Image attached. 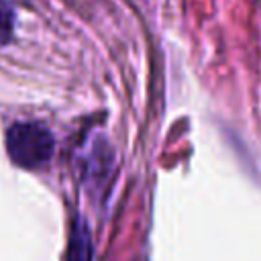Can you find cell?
Returning <instances> with one entry per match:
<instances>
[{
  "mask_svg": "<svg viewBox=\"0 0 261 261\" xmlns=\"http://www.w3.org/2000/svg\"><path fill=\"white\" fill-rule=\"evenodd\" d=\"M55 149L53 133L37 120H18L6 130L8 157L22 169H37L49 163Z\"/></svg>",
  "mask_w": 261,
  "mask_h": 261,
  "instance_id": "cell-1",
  "label": "cell"
},
{
  "mask_svg": "<svg viewBox=\"0 0 261 261\" xmlns=\"http://www.w3.org/2000/svg\"><path fill=\"white\" fill-rule=\"evenodd\" d=\"M14 33V4L12 0H0V47L12 39Z\"/></svg>",
  "mask_w": 261,
  "mask_h": 261,
  "instance_id": "cell-2",
  "label": "cell"
}]
</instances>
